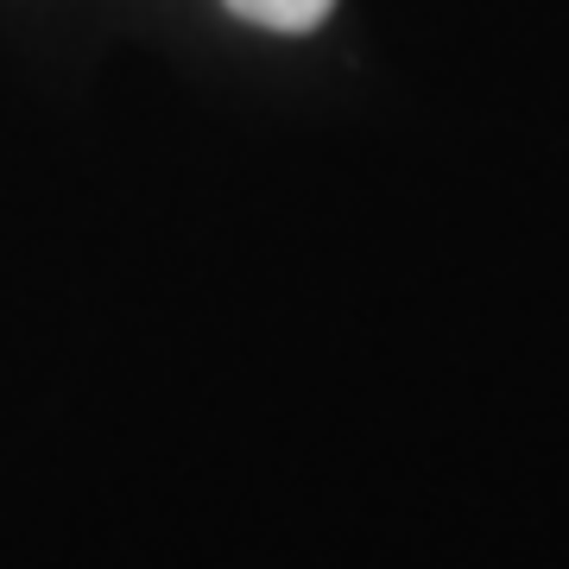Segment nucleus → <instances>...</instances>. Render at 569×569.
I'll list each match as a JSON object with an SVG mask.
<instances>
[{
  "mask_svg": "<svg viewBox=\"0 0 569 569\" xmlns=\"http://www.w3.org/2000/svg\"><path fill=\"white\" fill-rule=\"evenodd\" d=\"M329 7L336 0H228V13L247 26H266V32H284V39H298V32H317L329 20Z\"/></svg>",
  "mask_w": 569,
  "mask_h": 569,
  "instance_id": "1",
  "label": "nucleus"
}]
</instances>
